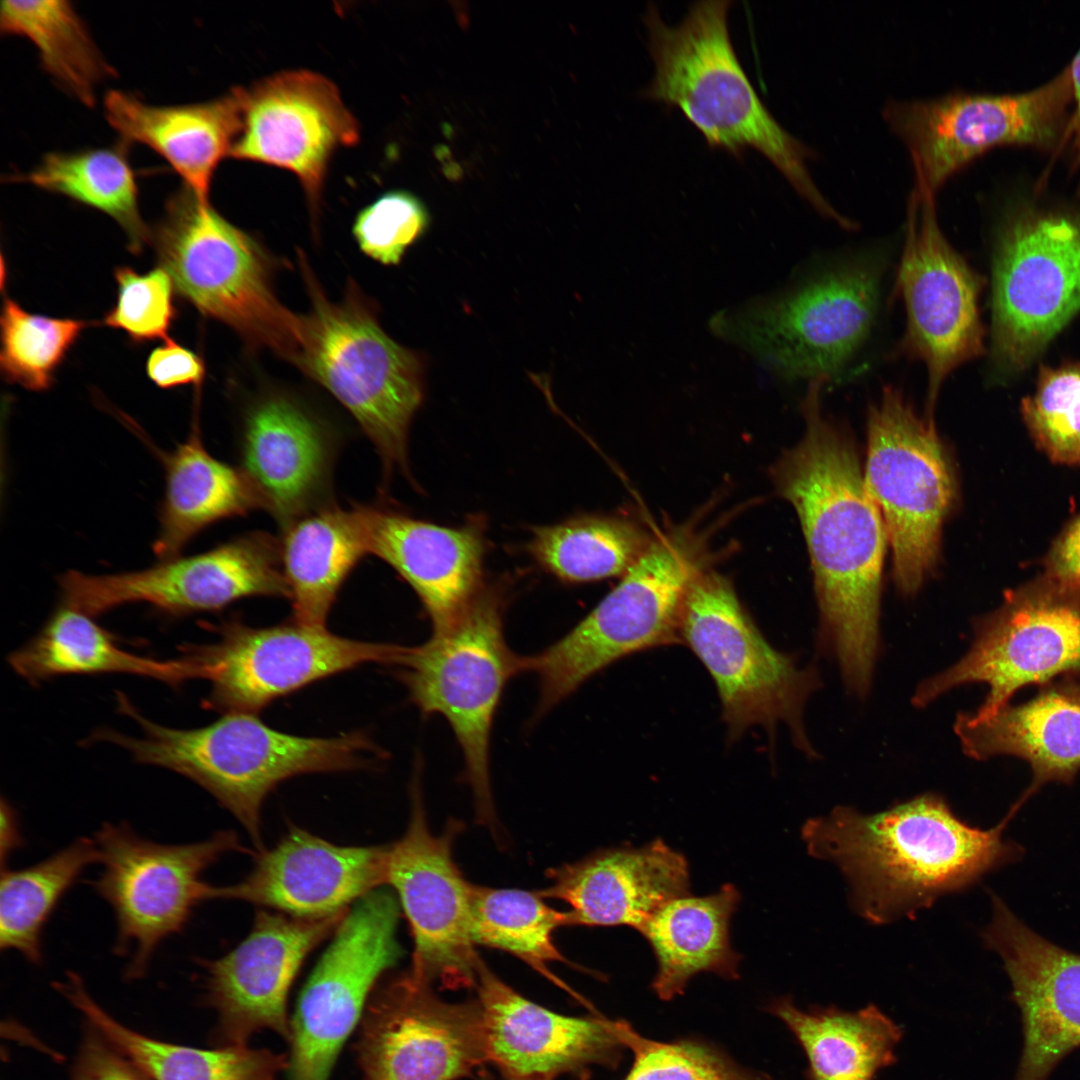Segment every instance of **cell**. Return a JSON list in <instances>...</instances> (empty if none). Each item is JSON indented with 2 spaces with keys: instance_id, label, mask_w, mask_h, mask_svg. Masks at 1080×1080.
Segmentation results:
<instances>
[{
  "instance_id": "1",
  "label": "cell",
  "mask_w": 1080,
  "mask_h": 1080,
  "mask_svg": "<svg viewBox=\"0 0 1080 1080\" xmlns=\"http://www.w3.org/2000/svg\"><path fill=\"white\" fill-rule=\"evenodd\" d=\"M828 382H808L801 403L806 430L771 468L779 496L795 509L806 539L820 642L837 661L849 691L871 687L880 644L886 530L848 435L821 410Z\"/></svg>"
},
{
  "instance_id": "2",
  "label": "cell",
  "mask_w": 1080,
  "mask_h": 1080,
  "mask_svg": "<svg viewBox=\"0 0 1080 1080\" xmlns=\"http://www.w3.org/2000/svg\"><path fill=\"white\" fill-rule=\"evenodd\" d=\"M1013 817L1008 812L995 827L979 829L926 793L874 814L836 807L809 819L802 838L811 856L845 876L856 912L880 925L911 918L1015 861L1021 847L1003 839Z\"/></svg>"
},
{
  "instance_id": "3",
  "label": "cell",
  "mask_w": 1080,
  "mask_h": 1080,
  "mask_svg": "<svg viewBox=\"0 0 1080 1080\" xmlns=\"http://www.w3.org/2000/svg\"><path fill=\"white\" fill-rule=\"evenodd\" d=\"M732 3L694 2L674 26L649 5L643 20L655 70L642 96L680 109L710 148L738 158L749 148L761 153L822 216L854 230L813 181L809 148L773 117L743 69L729 32Z\"/></svg>"
},
{
  "instance_id": "4",
  "label": "cell",
  "mask_w": 1080,
  "mask_h": 1080,
  "mask_svg": "<svg viewBox=\"0 0 1080 1080\" xmlns=\"http://www.w3.org/2000/svg\"><path fill=\"white\" fill-rule=\"evenodd\" d=\"M121 712L140 727L139 736L101 728L93 742L119 746L139 763L184 776L210 793L263 849L261 810L283 781L311 773L367 768L385 752L363 731L333 737H306L276 730L246 713L222 714L202 727L179 729L143 716L118 693Z\"/></svg>"
},
{
  "instance_id": "5",
  "label": "cell",
  "mask_w": 1080,
  "mask_h": 1080,
  "mask_svg": "<svg viewBox=\"0 0 1080 1080\" xmlns=\"http://www.w3.org/2000/svg\"><path fill=\"white\" fill-rule=\"evenodd\" d=\"M886 256L868 251L712 316V333L786 380L848 374L877 327Z\"/></svg>"
},
{
  "instance_id": "6",
  "label": "cell",
  "mask_w": 1080,
  "mask_h": 1080,
  "mask_svg": "<svg viewBox=\"0 0 1080 1080\" xmlns=\"http://www.w3.org/2000/svg\"><path fill=\"white\" fill-rule=\"evenodd\" d=\"M300 267L311 305L301 315L295 366L351 413L386 472L405 469L409 426L424 396L423 359L384 332L353 284L333 302L302 255Z\"/></svg>"
},
{
  "instance_id": "7",
  "label": "cell",
  "mask_w": 1080,
  "mask_h": 1080,
  "mask_svg": "<svg viewBox=\"0 0 1080 1080\" xmlns=\"http://www.w3.org/2000/svg\"><path fill=\"white\" fill-rule=\"evenodd\" d=\"M153 240L161 267L186 300L248 344L295 364L301 315L278 300L271 259L253 237L183 185L168 199Z\"/></svg>"
},
{
  "instance_id": "8",
  "label": "cell",
  "mask_w": 1080,
  "mask_h": 1080,
  "mask_svg": "<svg viewBox=\"0 0 1080 1080\" xmlns=\"http://www.w3.org/2000/svg\"><path fill=\"white\" fill-rule=\"evenodd\" d=\"M701 552L688 528L652 539L589 614L549 647L524 657V671L538 679L536 713L547 712L625 656L681 643L684 601L704 568Z\"/></svg>"
},
{
  "instance_id": "9",
  "label": "cell",
  "mask_w": 1080,
  "mask_h": 1080,
  "mask_svg": "<svg viewBox=\"0 0 1080 1080\" xmlns=\"http://www.w3.org/2000/svg\"><path fill=\"white\" fill-rule=\"evenodd\" d=\"M505 598L482 589L458 620L420 645L401 646L393 662L411 702L449 723L463 754L479 820L495 823L490 784L492 723L504 688L523 671L504 632Z\"/></svg>"
},
{
  "instance_id": "10",
  "label": "cell",
  "mask_w": 1080,
  "mask_h": 1080,
  "mask_svg": "<svg viewBox=\"0 0 1080 1080\" xmlns=\"http://www.w3.org/2000/svg\"><path fill=\"white\" fill-rule=\"evenodd\" d=\"M680 636L715 682L730 741L756 725L773 737L776 726L785 723L794 745L816 757L803 712L821 686L819 673L813 666L800 668L793 656L765 639L728 578L706 568L695 576L684 601Z\"/></svg>"
},
{
  "instance_id": "11",
  "label": "cell",
  "mask_w": 1080,
  "mask_h": 1080,
  "mask_svg": "<svg viewBox=\"0 0 1080 1080\" xmlns=\"http://www.w3.org/2000/svg\"><path fill=\"white\" fill-rule=\"evenodd\" d=\"M990 368L1026 369L1080 309V211L1020 204L997 233Z\"/></svg>"
},
{
  "instance_id": "12",
  "label": "cell",
  "mask_w": 1080,
  "mask_h": 1080,
  "mask_svg": "<svg viewBox=\"0 0 1080 1080\" xmlns=\"http://www.w3.org/2000/svg\"><path fill=\"white\" fill-rule=\"evenodd\" d=\"M867 424L864 481L892 547L895 584L912 596L937 563L957 497L955 471L934 421L920 417L898 388L884 387Z\"/></svg>"
},
{
  "instance_id": "13",
  "label": "cell",
  "mask_w": 1080,
  "mask_h": 1080,
  "mask_svg": "<svg viewBox=\"0 0 1080 1080\" xmlns=\"http://www.w3.org/2000/svg\"><path fill=\"white\" fill-rule=\"evenodd\" d=\"M101 870L92 888L113 911L114 952L128 958L125 976L142 977L159 946L181 934L195 908L214 899L203 879L222 856L247 849L233 831L195 842L163 844L126 823H104L94 835Z\"/></svg>"
},
{
  "instance_id": "14",
  "label": "cell",
  "mask_w": 1080,
  "mask_h": 1080,
  "mask_svg": "<svg viewBox=\"0 0 1080 1080\" xmlns=\"http://www.w3.org/2000/svg\"><path fill=\"white\" fill-rule=\"evenodd\" d=\"M1056 677L1080 682V587L1048 578L1008 592L997 610L978 618L968 652L923 680L912 703L923 707L958 686L985 683L988 693L973 712L985 717L1021 688Z\"/></svg>"
},
{
  "instance_id": "15",
  "label": "cell",
  "mask_w": 1080,
  "mask_h": 1080,
  "mask_svg": "<svg viewBox=\"0 0 1080 1080\" xmlns=\"http://www.w3.org/2000/svg\"><path fill=\"white\" fill-rule=\"evenodd\" d=\"M983 278L952 247L938 223L935 194L913 188L894 295L906 324L894 357L921 362L927 372L925 417L950 374L983 351L978 299Z\"/></svg>"
},
{
  "instance_id": "16",
  "label": "cell",
  "mask_w": 1080,
  "mask_h": 1080,
  "mask_svg": "<svg viewBox=\"0 0 1080 1080\" xmlns=\"http://www.w3.org/2000/svg\"><path fill=\"white\" fill-rule=\"evenodd\" d=\"M1072 98L1068 68L1042 86L1013 95L950 93L893 100L883 109L914 166V188L936 194L956 171L999 145L1054 146Z\"/></svg>"
},
{
  "instance_id": "17",
  "label": "cell",
  "mask_w": 1080,
  "mask_h": 1080,
  "mask_svg": "<svg viewBox=\"0 0 1080 1080\" xmlns=\"http://www.w3.org/2000/svg\"><path fill=\"white\" fill-rule=\"evenodd\" d=\"M215 641L183 655L210 683L207 709L257 715L278 698L358 666L392 665L400 645L349 639L292 619L251 627L238 619L215 627Z\"/></svg>"
},
{
  "instance_id": "18",
  "label": "cell",
  "mask_w": 1080,
  "mask_h": 1080,
  "mask_svg": "<svg viewBox=\"0 0 1080 1080\" xmlns=\"http://www.w3.org/2000/svg\"><path fill=\"white\" fill-rule=\"evenodd\" d=\"M399 917L397 898L381 889L347 912L290 1019V1080H329L373 992L402 955Z\"/></svg>"
},
{
  "instance_id": "19",
  "label": "cell",
  "mask_w": 1080,
  "mask_h": 1080,
  "mask_svg": "<svg viewBox=\"0 0 1080 1080\" xmlns=\"http://www.w3.org/2000/svg\"><path fill=\"white\" fill-rule=\"evenodd\" d=\"M354 1049L364 1080H460L488 1063L477 998L445 1001L411 969L379 983Z\"/></svg>"
},
{
  "instance_id": "20",
  "label": "cell",
  "mask_w": 1080,
  "mask_h": 1080,
  "mask_svg": "<svg viewBox=\"0 0 1080 1080\" xmlns=\"http://www.w3.org/2000/svg\"><path fill=\"white\" fill-rule=\"evenodd\" d=\"M58 583L61 602L92 617L132 603L178 617L216 612L248 597L289 598L279 544L262 533L141 570L104 575L70 570Z\"/></svg>"
},
{
  "instance_id": "21",
  "label": "cell",
  "mask_w": 1080,
  "mask_h": 1080,
  "mask_svg": "<svg viewBox=\"0 0 1080 1080\" xmlns=\"http://www.w3.org/2000/svg\"><path fill=\"white\" fill-rule=\"evenodd\" d=\"M462 828L453 820L441 834L430 831L416 775L407 829L387 850L386 885L398 896L414 943L410 969L445 989L475 988L483 962L470 931L473 884L453 857Z\"/></svg>"
},
{
  "instance_id": "22",
  "label": "cell",
  "mask_w": 1080,
  "mask_h": 1080,
  "mask_svg": "<svg viewBox=\"0 0 1080 1080\" xmlns=\"http://www.w3.org/2000/svg\"><path fill=\"white\" fill-rule=\"evenodd\" d=\"M346 914L307 919L261 910L235 948L216 959H198L203 1000L217 1014L212 1042L245 1046L262 1030L288 1041L291 986L310 952L336 932Z\"/></svg>"
},
{
  "instance_id": "23",
  "label": "cell",
  "mask_w": 1080,
  "mask_h": 1080,
  "mask_svg": "<svg viewBox=\"0 0 1080 1080\" xmlns=\"http://www.w3.org/2000/svg\"><path fill=\"white\" fill-rule=\"evenodd\" d=\"M238 90L240 128L229 157L290 171L316 213L332 154L359 140L338 88L319 73L289 70Z\"/></svg>"
},
{
  "instance_id": "24",
  "label": "cell",
  "mask_w": 1080,
  "mask_h": 1080,
  "mask_svg": "<svg viewBox=\"0 0 1080 1080\" xmlns=\"http://www.w3.org/2000/svg\"><path fill=\"white\" fill-rule=\"evenodd\" d=\"M992 920L982 938L998 953L1023 1026L1014 1080H1048L1080 1046V955L1046 940L991 893Z\"/></svg>"
},
{
  "instance_id": "25",
  "label": "cell",
  "mask_w": 1080,
  "mask_h": 1080,
  "mask_svg": "<svg viewBox=\"0 0 1080 1080\" xmlns=\"http://www.w3.org/2000/svg\"><path fill=\"white\" fill-rule=\"evenodd\" d=\"M488 1063L501 1077L570 1075L587 1080L591 1068H615L626 1049L618 1020L567 1016L525 998L482 962L475 986Z\"/></svg>"
},
{
  "instance_id": "26",
  "label": "cell",
  "mask_w": 1080,
  "mask_h": 1080,
  "mask_svg": "<svg viewBox=\"0 0 1080 1080\" xmlns=\"http://www.w3.org/2000/svg\"><path fill=\"white\" fill-rule=\"evenodd\" d=\"M388 844L339 846L292 826L272 848L257 850L240 882L216 886L214 899H232L289 916L324 918L386 885Z\"/></svg>"
},
{
  "instance_id": "27",
  "label": "cell",
  "mask_w": 1080,
  "mask_h": 1080,
  "mask_svg": "<svg viewBox=\"0 0 1080 1080\" xmlns=\"http://www.w3.org/2000/svg\"><path fill=\"white\" fill-rule=\"evenodd\" d=\"M537 893L567 905V926L642 930L667 902L689 894L686 858L661 839L641 847L600 849L548 872Z\"/></svg>"
},
{
  "instance_id": "28",
  "label": "cell",
  "mask_w": 1080,
  "mask_h": 1080,
  "mask_svg": "<svg viewBox=\"0 0 1080 1080\" xmlns=\"http://www.w3.org/2000/svg\"><path fill=\"white\" fill-rule=\"evenodd\" d=\"M367 545L414 590L433 631L454 624L482 591L479 528L443 527L381 506H354Z\"/></svg>"
},
{
  "instance_id": "29",
  "label": "cell",
  "mask_w": 1080,
  "mask_h": 1080,
  "mask_svg": "<svg viewBox=\"0 0 1080 1080\" xmlns=\"http://www.w3.org/2000/svg\"><path fill=\"white\" fill-rule=\"evenodd\" d=\"M242 432L240 468L283 527L324 507L334 447L316 417L292 398L271 393L248 409Z\"/></svg>"
},
{
  "instance_id": "30",
  "label": "cell",
  "mask_w": 1080,
  "mask_h": 1080,
  "mask_svg": "<svg viewBox=\"0 0 1080 1080\" xmlns=\"http://www.w3.org/2000/svg\"><path fill=\"white\" fill-rule=\"evenodd\" d=\"M954 731L975 760L1009 755L1025 760L1032 781L1011 807L1016 813L1045 784H1071L1080 771V682L1061 679L1020 704L980 717L959 713Z\"/></svg>"
},
{
  "instance_id": "31",
  "label": "cell",
  "mask_w": 1080,
  "mask_h": 1080,
  "mask_svg": "<svg viewBox=\"0 0 1080 1080\" xmlns=\"http://www.w3.org/2000/svg\"><path fill=\"white\" fill-rule=\"evenodd\" d=\"M107 121L125 142L147 145L204 201L220 161L230 155L240 128L239 90L201 103L151 105L135 95L110 90L104 98Z\"/></svg>"
},
{
  "instance_id": "32",
  "label": "cell",
  "mask_w": 1080,
  "mask_h": 1080,
  "mask_svg": "<svg viewBox=\"0 0 1080 1080\" xmlns=\"http://www.w3.org/2000/svg\"><path fill=\"white\" fill-rule=\"evenodd\" d=\"M8 663L34 685L77 674H128L171 687L199 679L196 666L184 656L159 660L129 652L94 617L63 603L29 641L9 654Z\"/></svg>"
},
{
  "instance_id": "33",
  "label": "cell",
  "mask_w": 1080,
  "mask_h": 1080,
  "mask_svg": "<svg viewBox=\"0 0 1080 1080\" xmlns=\"http://www.w3.org/2000/svg\"><path fill=\"white\" fill-rule=\"evenodd\" d=\"M740 894L731 884L706 896L689 894L663 905L639 932L652 948L657 971L652 988L662 1000L684 992L701 972L739 977L741 956L730 942V919Z\"/></svg>"
},
{
  "instance_id": "34",
  "label": "cell",
  "mask_w": 1080,
  "mask_h": 1080,
  "mask_svg": "<svg viewBox=\"0 0 1080 1080\" xmlns=\"http://www.w3.org/2000/svg\"><path fill=\"white\" fill-rule=\"evenodd\" d=\"M162 459L165 491L152 546L161 560L179 556L195 536L213 523L263 508L245 472L213 457L204 447L197 427Z\"/></svg>"
},
{
  "instance_id": "35",
  "label": "cell",
  "mask_w": 1080,
  "mask_h": 1080,
  "mask_svg": "<svg viewBox=\"0 0 1080 1080\" xmlns=\"http://www.w3.org/2000/svg\"><path fill=\"white\" fill-rule=\"evenodd\" d=\"M61 993L89 1026L150 1080H277L288 1057L266 1048L218 1046L201 1049L159 1041L135 1032L111 1017L90 996L75 972L56 982Z\"/></svg>"
},
{
  "instance_id": "36",
  "label": "cell",
  "mask_w": 1080,
  "mask_h": 1080,
  "mask_svg": "<svg viewBox=\"0 0 1080 1080\" xmlns=\"http://www.w3.org/2000/svg\"><path fill=\"white\" fill-rule=\"evenodd\" d=\"M280 559L292 603V620L326 627L345 580L368 554L355 508L324 506L284 526Z\"/></svg>"
},
{
  "instance_id": "37",
  "label": "cell",
  "mask_w": 1080,
  "mask_h": 1080,
  "mask_svg": "<svg viewBox=\"0 0 1080 1080\" xmlns=\"http://www.w3.org/2000/svg\"><path fill=\"white\" fill-rule=\"evenodd\" d=\"M793 1033L808 1059L807 1080H874L896 1062L901 1028L874 1004L857 1010L799 1009L790 997L768 1008Z\"/></svg>"
},
{
  "instance_id": "38",
  "label": "cell",
  "mask_w": 1080,
  "mask_h": 1080,
  "mask_svg": "<svg viewBox=\"0 0 1080 1080\" xmlns=\"http://www.w3.org/2000/svg\"><path fill=\"white\" fill-rule=\"evenodd\" d=\"M99 862L94 838L79 837L21 869L2 868L0 948L27 961H43V932L56 907L83 872Z\"/></svg>"
},
{
  "instance_id": "39",
  "label": "cell",
  "mask_w": 1080,
  "mask_h": 1080,
  "mask_svg": "<svg viewBox=\"0 0 1080 1080\" xmlns=\"http://www.w3.org/2000/svg\"><path fill=\"white\" fill-rule=\"evenodd\" d=\"M0 26L28 38L45 71L87 106L95 103L97 86L115 73L68 1H3Z\"/></svg>"
},
{
  "instance_id": "40",
  "label": "cell",
  "mask_w": 1080,
  "mask_h": 1080,
  "mask_svg": "<svg viewBox=\"0 0 1080 1080\" xmlns=\"http://www.w3.org/2000/svg\"><path fill=\"white\" fill-rule=\"evenodd\" d=\"M567 926V912L547 905L537 891L472 885L471 937L475 945L514 955L584 1005L586 1000L550 969L571 964L554 942V932Z\"/></svg>"
},
{
  "instance_id": "41",
  "label": "cell",
  "mask_w": 1080,
  "mask_h": 1080,
  "mask_svg": "<svg viewBox=\"0 0 1080 1080\" xmlns=\"http://www.w3.org/2000/svg\"><path fill=\"white\" fill-rule=\"evenodd\" d=\"M126 144L122 140L109 147L50 152L17 179L109 215L125 230L131 247L137 250L148 239L149 232L139 213L136 176Z\"/></svg>"
},
{
  "instance_id": "42",
  "label": "cell",
  "mask_w": 1080,
  "mask_h": 1080,
  "mask_svg": "<svg viewBox=\"0 0 1080 1080\" xmlns=\"http://www.w3.org/2000/svg\"><path fill=\"white\" fill-rule=\"evenodd\" d=\"M651 540L628 520L582 516L537 527L528 550L555 577L583 583L624 575Z\"/></svg>"
},
{
  "instance_id": "43",
  "label": "cell",
  "mask_w": 1080,
  "mask_h": 1080,
  "mask_svg": "<svg viewBox=\"0 0 1080 1080\" xmlns=\"http://www.w3.org/2000/svg\"><path fill=\"white\" fill-rule=\"evenodd\" d=\"M0 323L2 375L33 391L52 385L56 369L88 325L29 313L9 297H4Z\"/></svg>"
},
{
  "instance_id": "44",
  "label": "cell",
  "mask_w": 1080,
  "mask_h": 1080,
  "mask_svg": "<svg viewBox=\"0 0 1080 1080\" xmlns=\"http://www.w3.org/2000/svg\"><path fill=\"white\" fill-rule=\"evenodd\" d=\"M620 1037L633 1062L623 1080H770L732 1060L712 1044L697 1039L670 1042L639 1034L618 1020Z\"/></svg>"
},
{
  "instance_id": "45",
  "label": "cell",
  "mask_w": 1080,
  "mask_h": 1080,
  "mask_svg": "<svg viewBox=\"0 0 1080 1080\" xmlns=\"http://www.w3.org/2000/svg\"><path fill=\"white\" fill-rule=\"evenodd\" d=\"M1037 445L1060 464L1080 466V363L1041 366L1035 393L1022 400Z\"/></svg>"
},
{
  "instance_id": "46",
  "label": "cell",
  "mask_w": 1080,
  "mask_h": 1080,
  "mask_svg": "<svg viewBox=\"0 0 1080 1080\" xmlns=\"http://www.w3.org/2000/svg\"><path fill=\"white\" fill-rule=\"evenodd\" d=\"M118 287L115 306L104 324L121 329L135 341L168 339L175 317L173 281L162 267L139 274L129 267L115 271Z\"/></svg>"
},
{
  "instance_id": "47",
  "label": "cell",
  "mask_w": 1080,
  "mask_h": 1080,
  "mask_svg": "<svg viewBox=\"0 0 1080 1080\" xmlns=\"http://www.w3.org/2000/svg\"><path fill=\"white\" fill-rule=\"evenodd\" d=\"M428 224V212L417 197L406 191H390L359 212L353 235L366 255L385 265H397Z\"/></svg>"
},
{
  "instance_id": "48",
  "label": "cell",
  "mask_w": 1080,
  "mask_h": 1080,
  "mask_svg": "<svg viewBox=\"0 0 1080 1080\" xmlns=\"http://www.w3.org/2000/svg\"><path fill=\"white\" fill-rule=\"evenodd\" d=\"M72 1080H150L90 1027L77 1056Z\"/></svg>"
},
{
  "instance_id": "49",
  "label": "cell",
  "mask_w": 1080,
  "mask_h": 1080,
  "mask_svg": "<svg viewBox=\"0 0 1080 1080\" xmlns=\"http://www.w3.org/2000/svg\"><path fill=\"white\" fill-rule=\"evenodd\" d=\"M146 370L153 383L166 389L199 384L204 377L201 359L170 338L150 353Z\"/></svg>"
},
{
  "instance_id": "50",
  "label": "cell",
  "mask_w": 1080,
  "mask_h": 1080,
  "mask_svg": "<svg viewBox=\"0 0 1080 1080\" xmlns=\"http://www.w3.org/2000/svg\"><path fill=\"white\" fill-rule=\"evenodd\" d=\"M1048 578L1080 587V515L1058 538L1050 555Z\"/></svg>"
},
{
  "instance_id": "51",
  "label": "cell",
  "mask_w": 1080,
  "mask_h": 1080,
  "mask_svg": "<svg viewBox=\"0 0 1080 1080\" xmlns=\"http://www.w3.org/2000/svg\"><path fill=\"white\" fill-rule=\"evenodd\" d=\"M23 844L18 818L13 807L1 800V858L3 860Z\"/></svg>"
},
{
  "instance_id": "52",
  "label": "cell",
  "mask_w": 1080,
  "mask_h": 1080,
  "mask_svg": "<svg viewBox=\"0 0 1080 1080\" xmlns=\"http://www.w3.org/2000/svg\"><path fill=\"white\" fill-rule=\"evenodd\" d=\"M1068 70L1071 80L1072 98L1075 104L1074 114L1069 127L1072 133L1076 160L1080 165V49L1075 55L1071 65L1068 67Z\"/></svg>"
},
{
  "instance_id": "53",
  "label": "cell",
  "mask_w": 1080,
  "mask_h": 1080,
  "mask_svg": "<svg viewBox=\"0 0 1080 1080\" xmlns=\"http://www.w3.org/2000/svg\"><path fill=\"white\" fill-rule=\"evenodd\" d=\"M482 1072L483 1073H479V1080H494V1078L487 1071L482 1070ZM502 1079L503 1080H554V1079H552L550 1077H545V1076H526V1077L509 1076V1077H502Z\"/></svg>"
}]
</instances>
